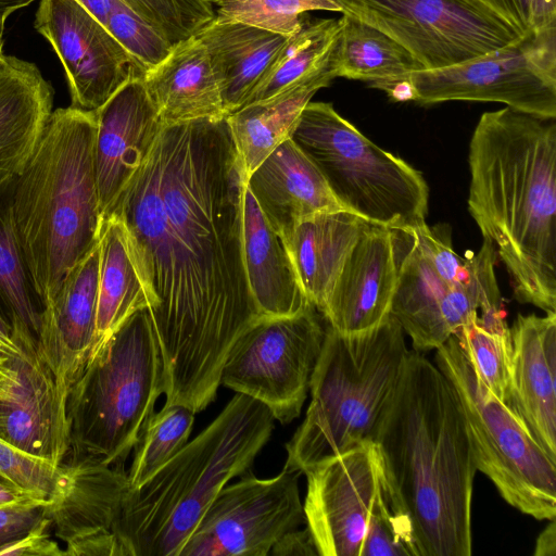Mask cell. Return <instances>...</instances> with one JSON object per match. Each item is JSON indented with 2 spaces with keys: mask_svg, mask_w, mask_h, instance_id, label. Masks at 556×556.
I'll list each match as a JSON object with an SVG mask.
<instances>
[{
  "mask_svg": "<svg viewBox=\"0 0 556 556\" xmlns=\"http://www.w3.org/2000/svg\"><path fill=\"white\" fill-rule=\"evenodd\" d=\"M14 361L16 382L0 396V438L59 466L70 451L67 395L37 351L24 349Z\"/></svg>",
  "mask_w": 556,
  "mask_h": 556,
  "instance_id": "20",
  "label": "cell"
},
{
  "mask_svg": "<svg viewBox=\"0 0 556 556\" xmlns=\"http://www.w3.org/2000/svg\"><path fill=\"white\" fill-rule=\"evenodd\" d=\"M372 442L395 511L418 556H470L477 465L455 390L431 361L409 351Z\"/></svg>",
  "mask_w": 556,
  "mask_h": 556,
  "instance_id": "2",
  "label": "cell"
},
{
  "mask_svg": "<svg viewBox=\"0 0 556 556\" xmlns=\"http://www.w3.org/2000/svg\"><path fill=\"white\" fill-rule=\"evenodd\" d=\"M340 28V20L305 18L301 29L288 37L248 104L268 99L320 73L329 64Z\"/></svg>",
  "mask_w": 556,
  "mask_h": 556,
  "instance_id": "33",
  "label": "cell"
},
{
  "mask_svg": "<svg viewBox=\"0 0 556 556\" xmlns=\"http://www.w3.org/2000/svg\"><path fill=\"white\" fill-rule=\"evenodd\" d=\"M274 556H312L319 555L312 532L293 529L285 533L271 547Z\"/></svg>",
  "mask_w": 556,
  "mask_h": 556,
  "instance_id": "45",
  "label": "cell"
},
{
  "mask_svg": "<svg viewBox=\"0 0 556 556\" xmlns=\"http://www.w3.org/2000/svg\"><path fill=\"white\" fill-rule=\"evenodd\" d=\"M94 111L93 163L103 220L143 163L163 125L140 76L131 77Z\"/></svg>",
  "mask_w": 556,
  "mask_h": 556,
  "instance_id": "19",
  "label": "cell"
},
{
  "mask_svg": "<svg viewBox=\"0 0 556 556\" xmlns=\"http://www.w3.org/2000/svg\"><path fill=\"white\" fill-rule=\"evenodd\" d=\"M195 413L180 404H164L146 420L134 446L127 472L130 489H137L156 473L188 442Z\"/></svg>",
  "mask_w": 556,
  "mask_h": 556,
  "instance_id": "35",
  "label": "cell"
},
{
  "mask_svg": "<svg viewBox=\"0 0 556 556\" xmlns=\"http://www.w3.org/2000/svg\"><path fill=\"white\" fill-rule=\"evenodd\" d=\"M36 0H0V30L2 31L7 20L15 11L28 7Z\"/></svg>",
  "mask_w": 556,
  "mask_h": 556,
  "instance_id": "51",
  "label": "cell"
},
{
  "mask_svg": "<svg viewBox=\"0 0 556 556\" xmlns=\"http://www.w3.org/2000/svg\"><path fill=\"white\" fill-rule=\"evenodd\" d=\"M99 249L96 331L89 359L129 316L148 307L146 291L131 258L123 225L113 214L102 220Z\"/></svg>",
  "mask_w": 556,
  "mask_h": 556,
  "instance_id": "31",
  "label": "cell"
},
{
  "mask_svg": "<svg viewBox=\"0 0 556 556\" xmlns=\"http://www.w3.org/2000/svg\"><path fill=\"white\" fill-rule=\"evenodd\" d=\"M142 81L163 126L227 117L207 51L195 36L175 43Z\"/></svg>",
  "mask_w": 556,
  "mask_h": 556,
  "instance_id": "25",
  "label": "cell"
},
{
  "mask_svg": "<svg viewBox=\"0 0 556 556\" xmlns=\"http://www.w3.org/2000/svg\"><path fill=\"white\" fill-rule=\"evenodd\" d=\"M408 352L404 331L391 315L357 332L328 326L311 379V402L286 444L285 466L305 473L328 458L372 442Z\"/></svg>",
  "mask_w": 556,
  "mask_h": 556,
  "instance_id": "6",
  "label": "cell"
},
{
  "mask_svg": "<svg viewBox=\"0 0 556 556\" xmlns=\"http://www.w3.org/2000/svg\"><path fill=\"white\" fill-rule=\"evenodd\" d=\"M300 471L283 467L276 477L251 471L215 496L179 556H266L288 531L305 523Z\"/></svg>",
  "mask_w": 556,
  "mask_h": 556,
  "instance_id": "14",
  "label": "cell"
},
{
  "mask_svg": "<svg viewBox=\"0 0 556 556\" xmlns=\"http://www.w3.org/2000/svg\"><path fill=\"white\" fill-rule=\"evenodd\" d=\"M311 304L289 316H260L232 344L220 384L254 399L287 425L299 417L326 329Z\"/></svg>",
  "mask_w": 556,
  "mask_h": 556,
  "instance_id": "11",
  "label": "cell"
},
{
  "mask_svg": "<svg viewBox=\"0 0 556 556\" xmlns=\"http://www.w3.org/2000/svg\"><path fill=\"white\" fill-rule=\"evenodd\" d=\"M173 46L194 36L215 17L206 0H119Z\"/></svg>",
  "mask_w": 556,
  "mask_h": 556,
  "instance_id": "37",
  "label": "cell"
},
{
  "mask_svg": "<svg viewBox=\"0 0 556 556\" xmlns=\"http://www.w3.org/2000/svg\"><path fill=\"white\" fill-rule=\"evenodd\" d=\"M17 368L14 358L0 357V396L5 395L15 384Z\"/></svg>",
  "mask_w": 556,
  "mask_h": 556,
  "instance_id": "49",
  "label": "cell"
},
{
  "mask_svg": "<svg viewBox=\"0 0 556 556\" xmlns=\"http://www.w3.org/2000/svg\"><path fill=\"white\" fill-rule=\"evenodd\" d=\"M15 179L0 186V328L23 349L38 352L45 305L15 233L12 216Z\"/></svg>",
  "mask_w": 556,
  "mask_h": 556,
  "instance_id": "30",
  "label": "cell"
},
{
  "mask_svg": "<svg viewBox=\"0 0 556 556\" xmlns=\"http://www.w3.org/2000/svg\"><path fill=\"white\" fill-rule=\"evenodd\" d=\"M165 391L160 344L148 307L110 337L66 397L70 459L124 465Z\"/></svg>",
  "mask_w": 556,
  "mask_h": 556,
  "instance_id": "7",
  "label": "cell"
},
{
  "mask_svg": "<svg viewBox=\"0 0 556 556\" xmlns=\"http://www.w3.org/2000/svg\"><path fill=\"white\" fill-rule=\"evenodd\" d=\"M520 36L556 26V0H476Z\"/></svg>",
  "mask_w": 556,
  "mask_h": 556,
  "instance_id": "42",
  "label": "cell"
},
{
  "mask_svg": "<svg viewBox=\"0 0 556 556\" xmlns=\"http://www.w3.org/2000/svg\"><path fill=\"white\" fill-rule=\"evenodd\" d=\"M86 11L106 27L109 15L116 0H76Z\"/></svg>",
  "mask_w": 556,
  "mask_h": 556,
  "instance_id": "48",
  "label": "cell"
},
{
  "mask_svg": "<svg viewBox=\"0 0 556 556\" xmlns=\"http://www.w3.org/2000/svg\"><path fill=\"white\" fill-rule=\"evenodd\" d=\"M556 118L485 112L469 142L468 211L515 299L556 313Z\"/></svg>",
  "mask_w": 556,
  "mask_h": 556,
  "instance_id": "3",
  "label": "cell"
},
{
  "mask_svg": "<svg viewBox=\"0 0 556 556\" xmlns=\"http://www.w3.org/2000/svg\"><path fill=\"white\" fill-rule=\"evenodd\" d=\"M336 75L330 66L312 78L268 99L249 103L226 117L245 179L289 139L313 96Z\"/></svg>",
  "mask_w": 556,
  "mask_h": 556,
  "instance_id": "29",
  "label": "cell"
},
{
  "mask_svg": "<svg viewBox=\"0 0 556 556\" xmlns=\"http://www.w3.org/2000/svg\"><path fill=\"white\" fill-rule=\"evenodd\" d=\"M24 349L4 330L0 328V357L15 358L23 354Z\"/></svg>",
  "mask_w": 556,
  "mask_h": 556,
  "instance_id": "50",
  "label": "cell"
},
{
  "mask_svg": "<svg viewBox=\"0 0 556 556\" xmlns=\"http://www.w3.org/2000/svg\"><path fill=\"white\" fill-rule=\"evenodd\" d=\"M305 475V523L318 554L361 556L381 481L374 442L328 458Z\"/></svg>",
  "mask_w": 556,
  "mask_h": 556,
  "instance_id": "16",
  "label": "cell"
},
{
  "mask_svg": "<svg viewBox=\"0 0 556 556\" xmlns=\"http://www.w3.org/2000/svg\"><path fill=\"white\" fill-rule=\"evenodd\" d=\"M330 56L336 77L363 80L372 88L425 70L402 45L381 30L346 14Z\"/></svg>",
  "mask_w": 556,
  "mask_h": 556,
  "instance_id": "32",
  "label": "cell"
},
{
  "mask_svg": "<svg viewBox=\"0 0 556 556\" xmlns=\"http://www.w3.org/2000/svg\"><path fill=\"white\" fill-rule=\"evenodd\" d=\"M434 364L465 414L477 470L510 506L538 520L556 517V459L523 421L480 380L455 334L435 349Z\"/></svg>",
  "mask_w": 556,
  "mask_h": 556,
  "instance_id": "9",
  "label": "cell"
},
{
  "mask_svg": "<svg viewBox=\"0 0 556 556\" xmlns=\"http://www.w3.org/2000/svg\"><path fill=\"white\" fill-rule=\"evenodd\" d=\"M47 501L0 507V547L29 531L47 517Z\"/></svg>",
  "mask_w": 556,
  "mask_h": 556,
  "instance_id": "43",
  "label": "cell"
},
{
  "mask_svg": "<svg viewBox=\"0 0 556 556\" xmlns=\"http://www.w3.org/2000/svg\"><path fill=\"white\" fill-rule=\"evenodd\" d=\"M96 111H52L12 193L17 241L45 309L98 243L102 217L93 163Z\"/></svg>",
  "mask_w": 556,
  "mask_h": 556,
  "instance_id": "4",
  "label": "cell"
},
{
  "mask_svg": "<svg viewBox=\"0 0 556 556\" xmlns=\"http://www.w3.org/2000/svg\"><path fill=\"white\" fill-rule=\"evenodd\" d=\"M53 87L38 66L14 55L0 62V186L28 163L52 113Z\"/></svg>",
  "mask_w": 556,
  "mask_h": 556,
  "instance_id": "24",
  "label": "cell"
},
{
  "mask_svg": "<svg viewBox=\"0 0 556 556\" xmlns=\"http://www.w3.org/2000/svg\"><path fill=\"white\" fill-rule=\"evenodd\" d=\"M245 184L281 238L305 217L344 210L318 168L290 138L248 176Z\"/></svg>",
  "mask_w": 556,
  "mask_h": 556,
  "instance_id": "23",
  "label": "cell"
},
{
  "mask_svg": "<svg viewBox=\"0 0 556 556\" xmlns=\"http://www.w3.org/2000/svg\"><path fill=\"white\" fill-rule=\"evenodd\" d=\"M215 20L240 22L283 36L298 33L307 11L341 12L336 0H206Z\"/></svg>",
  "mask_w": 556,
  "mask_h": 556,
  "instance_id": "36",
  "label": "cell"
},
{
  "mask_svg": "<svg viewBox=\"0 0 556 556\" xmlns=\"http://www.w3.org/2000/svg\"><path fill=\"white\" fill-rule=\"evenodd\" d=\"M46 514L70 556H124L114 534L129 488L124 465L81 459L63 462Z\"/></svg>",
  "mask_w": 556,
  "mask_h": 556,
  "instance_id": "17",
  "label": "cell"
},
{
  "mask_svg": "<svg viewBox=\"0 0 556 556\" xmlns=\"http://www.w3.org/2000/svg\"><path fill=\"white\" fill-rule=\"evenodd\" d=\"M384 91L395 101L501 102L520 112L556 118V26L526 34L462 63L412 72Z\"/></svg>",
  "mask_w": 556,
  "mask_h": 556,
  "instance_id": "10",
  "label": "cell"
},
{
  "mask_svg": "<svg viewBox=\"0 0 556 556\" xmlns=\"http://www.w3.org/2000/svg\"><path fill=\"white\" fill-rule=\"evenodd\" d=\"M342 14L387 34L425 70L465 62L520 35L476 0H336Z\"/></svg>",
  "mask_w": 556,
  "mask_h": 556,
  "instance_id": "12",
  "label": "cell"
},
{
  "mask_svg": "<svg viewBox=\"0 0 556 556\" xmlns=\"http://www.w3.org/2000/svg\"><path fill=\"white\" fill-rule=\"evenodd\" d=\"M61 473V465L31 456L0 438L1 477L49 500L59 485Z\"/></svg>",
  "mask_w": 556,
  "mask_h": 556,
  "instance_id": "40",
  "label": "cell"
},
{
  "mask_svg": "<svg viewBox=\"0 0 556 556\" xmlns=\"http://www.w3.org/2000/svg\"><path fill=\"white\" fill-rule=\"evenodd\" d=\"M460 349L483 384L513 407V344L505 315H478L455 333Z\"/></svg>",
  "mask_w": 556,
  "mask_h": 556,
  "instance_id": "34",
  "label": "cell"
},
{
  "mask_svg": "<svg viewBox=\"0 0 556 556\" xmlns=\"http://www.w3.org/2000/svg\"><path fill=\"white\" fill-rule=\"evenodd\" d=\"M98 243L66 275L45 309L38 353L67 395L84 370L92 349L98 301Z\"/></svg>",
  "mask_w": 556,
  "mask_h": 556,
  "instance_id": "21",
  "label": "cell"
},
{
  "mask_svg": "<svg viewBox=\"0 0 556 556\" xmlns=\"http://www.w3.org/2000/svg\"><path fill=\"white\" fill-rule=\"evenodd\" d=\"M401 244L399 229L368 224L350 251L320 311L340 332L369 329L390 315Z\"/></svg>",
  "mask_w": 556,
  "mask_h": 556,
  "instance_id": "18",
  "label": "cell"
},
{
  "mask_svg": "<svg viewBox=\"0 0 556 556\" xmlns=\"http://www.w3.org/2000/svg\"><path fill=\"white\" fill-rule=\"evenodd\" d=\"M290 139L344 210L392 229L426 225L429 189L421 173L366 138L331 103L308 102Z\"/></svg>",
  "mask_w": 556,
  "mask_h": 556,
  "instance_id": "8",
  "label": "cell"
},
{
  "mask_svg": "<svg viewBox=\"0 0 556 556\" xmlns=\"http://www.w3.org/2000/svg\"><path fill=\"white\" fill-rule=\"evenodd\" d=\"M241 242L245 278L260 316L294 315L311 305L282 238L264 216L247 184L242 193Z\"/></svg>",
  "mask_w": 556,
  "mask_h": 556,
  "instance_id": "26",
  "label": "cell"
},
{
  "mask_svg": "<svg viewBox=\"0 0 556 556\" xmlns=\"http://www.w3.org/2000/svg\"><path fill=\"white\" fill-rule=\"evenodd\" d=\"M3 55H4V53H3V38H2V34L0 31V62H1V59H2Z\"/></svg>",
  "mask_w": 556,
  "mask_h": 556,
  "instance_id": "52",
  "label": "cell"
},
{
  "mask_svg": "<svg viewBox=\"0 0 556 556\" xmlns=\"http://www.w3.org/2000/svg\"><path fill=\"white\" fill-rule=\"evenodd\" d=\"M417 247L427 257L438 276L450 286L464 282L468 275L467 260L455 253L451 231L445 225L429 227L427 224L409 229Z\"/></svg>",
  "mask_w": 556,
  "mask_h": 556,
  "instance_id": "41",
  "label": "cell"
},
{
  "mask_svg": "<svg viewBox=\"0 0 556 556\" xmlns=\"http://www.w3.org/2000/svg\"><path fill=\"white\" fill-rule=\"evenodd\" d=\"M513 344V407L546 453L556 459V313L518 314Z\"/></svg>",
  "mask_w": 556,
  "mask_h": 556,
  "instance_id": "22",
  "label": "cell"
},
{
  "mask_svg": "<svg viewBox=\"0 0 556 556\" xmlns=\"http://www.w3.org/2000/svg\"><path fill=\"white\" fill-rule=\"evenodd\" d=\"M245 181L226 118L164 125L109 214L146 291L165 404L195 414L215 400L232 344L260 317L242 258Z\"/></svg>",
  "mask_w": 556,
  "mask_h": 556,
  "instance_id": "1",
  "label": "cell"
},
{
  "mask_svg": "<svg viewBox=\"0 0 556 556\" xmlns=\"http://www.w3.org/2000/svg\"><path fill=\"white\" fill-rule=\"evenodd\" d=\"M34 27L63 65L74 108L94 111L131 77L144 73L76 0H40Z\"/></svg>",
  "mask_w": 556,
  "mask_h": 556,
  "instance_id": "15",
  "label": "cell"
},
{
  "mask_svg": "<svg viewBox=\"0 0 556 556\" xmlns=\"http://www.w3.org/2000/svg\"><path fill=\"white\" fill-rule=\"evenodd\" d=\"M47 500V497L24 489L0 476V507Z\"/></svg>",
  "mask_w": 556,
  "mask_h": 556,
  "instance_id": "46",
  "label": "cell"
},
{
  "mask_svg": "<svg viewBox=\"0 0 556 556\" xmlns=\"http://www.w3.org/2000/svg\"><path fill=\"white\" fill-rule=\"evenodd\" d=\"M368 224L346 210L326 211L303 218L282 238L301 289L317 311Z\"/></svg>",
  "mask_w": 556,
  "mask_h": 556,
  "instance_id": "28",
  "label": "cell"
},
{
  "mask_svg": "<svg viewBox=\"0 0 556 556\" xmlns=\"http://www.w3.org/2000/svg\"><path fill=\"white\" fill-rule=\"evenodd\" d=\"M106 28L144 72L163 61L173 47L165 37L119 0L113 5Z\"/></svg>",
  "mask_w": 556,
  "mask_h": 556,
  "instance_id": "39",
  "label": "cell"
},
{
  "mask_svg": "<svg viewBox=\"0 0 556 556\" xmlns=\"http://www.w3.org/2000/svg\"><path fill=\"white\" fill-rule=\"evenodd\" d=\"M194 36L207 51L227 116L248 104L289 37L215 18Z\"/></svg>",
  "mask_w": 556,
  "mask_h": 556,
  "instance_id": "27",
  "label": "cell"
},
{
  "mask_svg": "<svg viewBox=\"0 0 556 556\" xmlns=\"http://www.w3.org/2000/svg\"><path fill=\"white\" fill-rule=\"evenodd\" d=\"M401 258L390 315L408 334L415 351L438 349L476 315L502 312L494 265L496 251L483 239L467 260L464 282L450 286L421 253L413 233L400 229Z\"/></svg>",
  "mask_w": 556,
  "mask_h": 556,
  "instance_id": "13",
  "label": "cell"
},
{
  "mask_svg": "<svg viewBox=\"0 0 556 556\" xmlns=\"http://www.w3.org/2000/svg\"><path fill=\"white\" fill-rule=\"evenodd\" d=\"M361 556H418L410 526L393 508L382 480L369 516Z\"/></svg>",
  "mask_w": 556,
  "mask_h": 556,
  "instance_id": "38",
  "label": "cell"
},
{
  "mask_svg": "<svg viewBox=\"0 0 556 556\" xmlns=\"http://www.w3.org/2000/svg\"><path fill=\"white\" fill-rule=\"evenodd\" d=\"M51 520L45 517L20 538L2 545L0 556H61L66 555L49 533Z\"/></svg>",
  "mask_w": 556,
  "mask_h": 556,
  "instance_id": "44",
  "label": "cell"
},
{
  "mask_svg": "<svg viewBox=\"0 0 556 556\" xmlns=\"http://www.w3.org/2000/svg\"><path fill=\"white\" fill-rule=\"evenodd\" d=\"M274 421L267 406L236 393L156 473L128 488L114 530L124 556H179L218 492L250 469Z\"/></svg>",
  "mask_w": 556,
  "mask_h": 556,
  "instance_id": "5",
  "label": "cell"
},
{
  "mask_svg": "<svg viewBox=\"0 0 556 556\" xmlns=\"http://www.w3.org/2000/svg\"><path fill=\"white\" fill-rule=\"evenodd\" d=\"M548 525L539 534L534 556H555L556 555V522L555 519L548 520Z\"/></svg>",
  "mask_w": 556,
  "mask_h": 556,
  "instance_id": "47",
  "label": "cell"
}]
</instances>
